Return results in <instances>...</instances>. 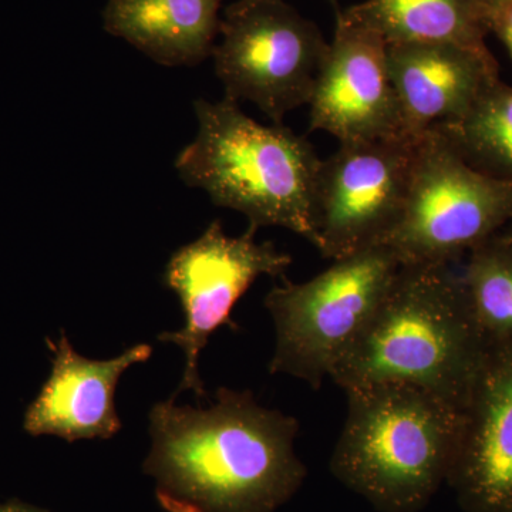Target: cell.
<instances>
[{
    "mask_svg": "<svg viewBox=\"0 0 512 512\" xmlns=\"http://www.w3.org/2000/svg\"><path fill=\"white\" fill-rule=\"evenodd\" d=\"M222 0H109L103 26L165 67H194L212 55Z\"/></svg>",
    "mask_w": 512,
    "mask_h": 512,
    "instance_id": "obj_14",
    "label": "cell"
},
{
    "mask_svg": "<svg viewBox=\"0 0 512 512\" xmlns=\"http://www.w3.org/2000/svg\"><path fill=\"white\" fill-rule=\"evenodd\" d=\"M146 468L171 503L194 512H275L305 480L295 453L298 420L222 389L207 409L175 397L148 414Z\"/></svg>",
    "mask_w": 512,
    "mask_h": 512,
    "instance_id": "obj_1",
    "label": "cell"
},
{
    "mask_svg": "<svg viewBox=\"0 0 512 512\" xmlns=\"http://www.w3.org/2000/svg\"><path fill=\"white\" fill-rule=\"evenodd\" d=\"M490 32L503 42L512 60V2L490 13Z\"/></svg>",
    "mask_w": 512,
    "mask_h": 512,
    "instance_id": "obj_18",
    "label": "cell"
},
{
    "mask_svg": "<svg viewBox=\"0 0 512 512\" xmlns=\"http://www.w3.org/2000/svg\"><path fill=\"white\" fill-rule=\"evenodd\" d=\"M439 128L468 164L512 184V86L498 80L460 120Z\"/></svg>",
    "mask_w": 512,
    "mask_h": 512,
    "instance_id": "obj_17",
    "label": "cell"
},
{
    "mask_svg": "<svg viewBox=\"0 0 512 512\" xmlns=\"http://www.w3.org/2000/svg\"><path fill=\"white\" fill-rule=\"evenodd\" d=\"M409 138L339 144L320 161L315 217L323 258L383 245L402 218L416 153Z\"/></svg>",
    "mask_w": 512,
    "mask_h": 512,
    "instance_id": "obj_9",
    "label": "cell"
},
{
    "mask_svg": "<svg viewBox=\"0 0 512 512\" xmlns=\"http://www.w3.org/2000/svg\"><path fill=\"white\" fill-rule=\"evenodd\" d=\"M487 350L460 272L446 264H402L330 379L343 392L410 384L463 409Z\"/></svg>",
    "mask_w": 512,
    "mask_h": 512,
    "instance_id": "obj_2",
    "label": "cell"
},
{
    "mask_svg": "<svg viewBox=\"0 0 512 512\" xmlns=\"http://www.w3.org/2000/svg\"><path fill=\"white\" fill-rule=\"evenodd\" d=\"M386 245L363 249L309 281L275 286L265 298L274 320L272 375L320 389L369 325L400 268Z\"/></svg>",
    "mask_w": 512,
    "mask_h": 512,
    "instance_id": "obj_5",
    "label": "cell"
},
{
    "mask_svg": "<svg viewBox=\"0 0 512 512\" xmlns=\"http://www.w3.org/2000/svg\"><path fill=\"white\" fill-rule=\"evenodd\" d=\"M460 279L487 345L512 346V239L501 231L471 249Z\"/></svg>",
    "mask_w": 512,
    "mask_h": 512,
    "instance_id": "obj_16",
    "label": "cell"
},
{
    "mask_svg": "<svg viewBox=\"0 0 512 512\" xmlns=\"http://www.w3.org/2000/svg\"><path fill=\"white\" fill-rule=\"evenodd\" d=\"M52 373L30 404L23 427L32 436H56L70 441L111 439L121 430L114 394L128 367L147 362L153 348L146 343L109 360L87 359L73 349L66 333L56 342Z\"/></svg>",
    "mask_w": 512,
    "mask_h": 512,
    "instance_id": "obj_13",
    "label": "cell"
},
{
    "mask_svg": "<svg viewBox=\"0 0 512 512\" xmlns=\"http://www.w3.org/2000/svg\"><path fill=\"white\" fill-rule=\"evenodd\" d=\"M212 50L225 97L255 104L272 124L309 104L329 43L285 0H234Z\"/></svg>",
    "mask_w": 512,
    "mask_h": 512,
    "instance_id": "obj_7",
    "label": "cell"
},
{
    "mask_svg": "<svg viewBox=\"0 0 512 512\" xmlns=\"http://www.w3.org/2000/svg\"><path fill=\"white\" fill-rule=\"evenodd\" d=\"M483 3L485 9H487L488 16L493 10L501 8V6L507 5V3L512 2V0H480Z\"/></svg>",
    "mask_w": 512,
    "mask_h": 512,
    "instance_id": "obj_19",
    "label": "cell"
},
{
    "mask_svg": "<svg viewBox=\"0 0 512 512\" xmlns=\"http://www.w3.org/2000/svg\"><path fill=\"white\" fill-rule=\"evenodd\" d=\"M0 512H30V511L20 510V508H0Z\"/></svg>",
    "mask_w": 512,
    "mask_h": 512,
    "instance_id": "obj_21",
    "label": "cell"
},
{
    "mask_svg": "<svg viewBox=\"0 0 512 512\" xmlns=\"http://www.w3.org/2000/svg\"><path fill=\"white\" fill-rule=\"evenodd\" d=\"M512 221V184L476 170L439 127L417 140L402 218L384 239L400 264H453Z\"/></svg>",
    "mask_w": 512,
    "mask_h": 512,
    "instance_id": "obj_6",
    "label": "cell"
},
{
    "mask_svg": "<svg viewBox=\"0 0 512 512\" xmlns=\"http://www.w3.org/2000/svg\"><path fill=\"white\" fill-rule=\"evenodd\" d=\"M387 66L402 113L404 136L460 120L500 79L493 53L453 43L387 45Z\"/></svg>",
    "mask_w": 512,
    "mask_h": 512,
    "instance_id": "obj_12",
    "label": "cell"
},
{
    "mask_svg": "<svg viewBox=\"0 0 512 512\" xmlns=\"http://www.w3.org/2000/svg\"><path fill=\"white\" fill-rule=\"evenodd\" d=\"M338 13L387 45L453 43L490 52L485 45L490 16L480 0H363Z\"/></svg>",
    "mask_w": 512,
    "mask_h": 512,
    "instance_id": "obj_15",
    "label": "cell"
},
{
    "mask_svg": "<svg viewBox=\"0 0 512 512\" xmlns=\"http://www.w3.org/2000/svg\"><path fill=\"white\" fill-rule=\"evenodd\" d=\"M309 107V131L332 134L339 144L407 138L387 66V43L339 13Z\"/></svg>",
    "mask_w": 512,
    "mask_h": 512,
    "instance_id": "obj_10",
    "label": "cell"
},
{
    "mask_svg": "<svg viewBox=\"0 0 512 512\" xmlns=\"http://www.w3.org/2000/svg\"><path fill=\"white\" fill-rule=\"evenodd\" d=\"M248 228L241 237L225 234L220 221H212L204 234L171 255L165 266L164 285L177 293L183 305L185 325L164 332L158 339L184 350L185 370L177 393L191 390L205 396L198 372V357L211 335L231 325V312L239 299L261 276H284L292 256L274 242H256Z\"/></svg>",
    "mask_w": 512,
    "mask_h": 512,
    "instance_id": "obj_8",
    "label": "cell"
},
{
    "mask_svg": "<svg viewBox=\"0 0 512 512\" xmlns=\"http://www.w3.org/2000/svg\"><path fill=\"white\" fill-rule=\"evenodd\" d=\"M447 484L466 512H512V346H488Z\"/></svg>",
    "mask_w": 512,
    "mask_h": 512,
    "instance_id": "obj_11",
    "label": "cell"
},
{
    "mask_svg": "<svg viewBox=\"0 0 512 512\" xmlns=\"http://www.w3.org/2000/svg\"><path fill=\"white\" fill-rule=\"evenodd\" d=\"M330 3H333V5L336 6V3H338V0H329Z\"/></svg>",
    "mask_w": 512,
    "mask_h": 512,
    "instance_id": "obj_22",
    "label": "cell"
},
{
    "mask_svg": "<svg viewBox=\"0 0 512 512\" xmlns=\"http://www.w3.org/2000/svg\"><path fill=\"white\" fill-rule=\"evenodd\" d=\"M198 133L180 151L175 170L217 207L241 212L249 228L279 227L319 248L316 180L322 158L308 138L284 124L264 126L237 101H194Z\"/></svg>",
    "mask_w": 512,
    "mask_h": 512,
    "instance_id": "obj_3",
    "label": "cell"
},
{
    "mask_svg": "<svg viewBox=\"0 0 512 512\" xmlns=\"http://www.w3.org/2000/svg\"><path fill=\"white\" fill-rule=\"evenodd\" d=\"M348 414L330 473L380 512H419L456 456L461 409L402 383L346 390Z\"/></svg>",
    "mask_w": 512,
    "mask_h": 512,
    "instance_id": "obj_4",
    "label": "cell"
},
{
    "mask_svg": "<svg viewBox=\"0 0 512 512\" xmlns=\"http://www.w3.org/2000/svg\"><path fill=\"white\" fill-rule=\"evenodd\" d=\"M503 231L505 232V235H507L508 238L512 239V221L510 222V224L507 225V227L503 229Z\"/></svg>",
    "mask_w": 512,
    "mask_h": 512,
    "instance_id": "obj_20",
    "label": "cell"
}]
</instances>
